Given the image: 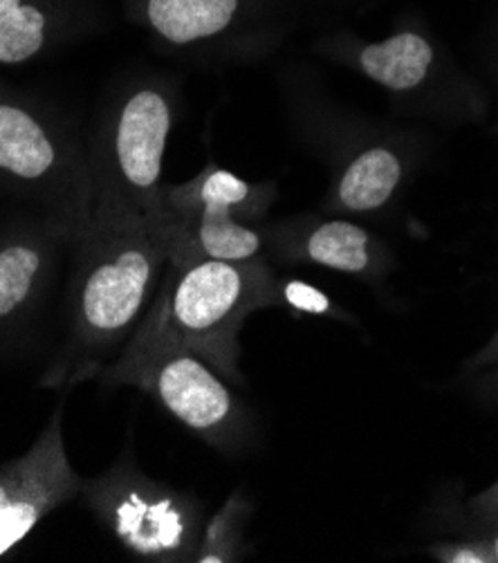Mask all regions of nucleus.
<instances>
[{"label": "nucleus", "mask_w": 498, "mask_h": 563, "mask_svg": "<svg viewBox=\"0 0 498 563\" xmlns=\"http://www.w3.org/2000/svg\"><path fill=\"white\" fill-rule=\"evenodd\" d=\"M66 334L41 377L68 390L118 362L162 284L169 247L153 220H88L75 236Z\"/></svg>", "instance_id": "1"}, {"label": "nucleus", "mask_w": 498, "mask_h": 563, "mask_svg": "<svg viewBox=\"0 0 498 563\" xmlns=\"http://www.w3.org/2000/svg\"><path fill=\"white\" fill-rule=\"evenodd\" d=\"M274 286L276 276L258 258L169 263L148 312L118 360L187 351L232 384H243L239 332L252 312L274 308Z\"/></svg>", "instance_id": "2"}, {"label": "nucleus", "mask_w": 498, "mask_h": 563, "mask_svg": "<svg viewBox=\"0 0 498 563\" xmlns=\"http://www.w3.org/2000/svg\"><path fill=\"white\" fill-rule=\"evenodd\" d=\"M171 126L174 103L155 86L135 88L110 110L88 162V220H151L157 213Z\"/></svg>", "instance_id": "3"}, {"label": "nucleus", "mask_w": 498, "mask_h": 563, "mask_svg": "<svg viewBox=\"0 0 498 563\" xmlns=\"http://www.w3.org/2000/svg\"><path fill=\"white\" fill-rule=\"evenodd\" d=\"M97 382L106 388L135 386L144 390L164 411L223 454L247 452L256 438L254 416L232 390V382L193 353L159 351L118 360Z\"/></svg>", "instance_id": "4"}, {"label": "nucleus", "mask_w": 498, "mask_h": 563, "mask_svg": "<svg viewBox=\"0 0 498 563\" xmlns=\"http://www.w3.org/2000/svg\"><path fill=\"white\" fill-rule=\"evenodd\" d=\"M79 496L97 523L142 561H187L198 552V505L148 478L129 449L103 474L84 478Z\"/></svg>", "instance_id": "5"}, {"label": "nucleus", "mask_w": 498, "mask_h": 563, "mask_svg": "<svg viewBox=\"0 0 498 563\" xmlns=\"http://www.w3.org/2000/svg\"><path fill=\"white\" fill-rule=\"evenodd\" d=\"M267 205L265 187L209 166L191 183L164 187L159 209L151 220L169 247V263L254 261L263 250V239L239 218L256 216Z\"/></svg>", "instance_id": "6"}, {"label": "nucleus", "mask_w": 498, "mask_h": 563, "mask_svg": "<svg viewBox=\"0 0 498 563\" xmlns=\"http://www.w3.org/2000/svg\"><path fill=\"white\" fill-rule=\"evenodd\" d=\"M62 418L64 405L54 409L27 454L0 472V556L81 492L84 478L70 465Z\"/></svg>", "instance_id": "7"}, {"label": "nucleus", "mask_w": 498, "mask_h": 563, "mask_svg": "<svg viewBox=\"0 0 498 563\" xmlns=\"http://www.w3.org/2000/svg\"><path fill=\"white\" fill-rule=\"evenodd\" d=\"M0 172L27 185L73 189L90 209V176L32 110L0 101Z\"/></svg>", "instance_id": "8"}, {"label": "nucleus", "mask_w": 498, "mask_h": 563, "mask_svg": "<svg viewBox=\"0 0 498 563\" xmlns=\"http://www.w3.org/2000/svg\"><path fill=\"white\" fill-rule=\"evenodd\" d=\"M75 236L73 224L57 218L47 230L0 245V330H16L36 314L57 276L62 247Z\"/></svg>", "instance_id": "9"}, {"label": "nucleus", "mask_w": 498, "mask_h": 563, "mask_svg": "<svg viewBox=\"0 0 498 563\" xmlns=\"http://www.w3.org/2000/svg\"><path fill=\"white\" fill-rule=\"evenodd\" d=\"M435 64L433 45L418 32L402 30L355 52V66L373 84L391 92L418 90Z\"/></svg>", "instance_id": "10"}, {"label": "nucleus", "mask_w": 498, "mask_h": 563, "mask_svg": "<svg viewBox=\"0 0 498 563\" xmlns=\"http://www.w3.org/2000/svg\"><path fill=\"white\" fill-rule=\"evenodd\" d=\"M405 178V164L389 146H368L346 166L335 187V205L346 213H373L389 205Z\"/></svg>", "instance_id": "11"}, {"label": "nucleus", "mask_w": 498, "mask_h": 563, "mask_svg": "<svg viewBox=\"0 0 498 563\" xmlns=\"http://www.w3.org/2000/svg\"><path fill=\"white\" fill-rule=\"evenodd\" d=\"M288 254L297 261H308L312 265L353 276L373 274L377 265L370 232L342 218L314 224L312 230L295 239Z\"/></svg>", "instance_id": "12"}, {"label": "nucleus", "mask_w": 498, "mask_h": 563, "mask_svg": "<svg viewBox=\"0 0 498 563\" xmlns=\"http://www.w3.org/2000/svg\"><path fill=\"white\" fill-rule=\"evenodd\" d=\"M241 0H146V21L157 36L174 45H191L223 34Z\"/></svg>", "instance_id": "13"}, {"label": "nucleus", "mask_w": 498, "mask_h": 563, "mask_svg": "<svg viewBox=\"0 0 498 563\" xmlns=\"http://www.w3.org/2000/svg\"><path fill=\"white\" fill-rule=\"evenodd\" d=\"M47 14L27 0H0V64H25L47 43Z\"/></svg>", "instance_id": "14"}, {"label": "nucleus", "mask_w": 498, "mask_h": 563, "mask_svg": "<svg viewBox=\"0 0 498 563\" xmlns=\"http://www.w3.org/2000/svg\"><path fill=\"white\" fill-rule=\"evenodd\" d=\"M247 517V503H241L239 496L230 498L223 510L204 528L196 561H232L236 556V545L241 543L243 521Z\"/></svg>", "instance_id": "15"}, {"label": "nucleus", "mask_w": 498, "mask_h": 563, "mask_svg": "<svg viewBox=\"0 0 498 563\" xmlns=\"http://www.w3.org/2000/svg\"><path fill=\"white\" fill-rule=\"evenodd\" d=\"M274 308H290L317 317H340L342 310L332 306V301L303 280H279L274 286Z\"/></svg>", "instance_id": "16"}, {"label": "nucleus", "mask_w": 498, "mask_h": 563, "mask_svg": "<svg viewBox=\"0 0 498 563\" xmlns=\"http://www.w3.org/2000/svg\"><path fill=\"white\" fill-rule=\"evenodd\" d=\"M438 561L447 563H489L494 561L491 545H478V543H461V545H442L433 550Z\"/></svg>", "instance_id": "17"}, {"label": "nucleus", "mask_w": 498, "mask_h": 563, "mask_svg": "<svg viewBox=\"0 0 498 563\" xmlns=\"http://www.w3.org/2000/svg\"><path fill=\"white\" fill-rule=\"evenodd\" d=\"M472 510L483 519H498V483L472 500Z\"/></svg>", "instance_id": "18"}, {"label": "nucleus", "mask_w": 498, "mask_h": 563, "mask_svg": "<svg viewBox=\"0 0 498 563\" xmlns=\"http://www.w3.org/2000/svg\"><path fill=\"white\" fill-rule=\"evenodd\" d=\"M496 360H498V336L478 355L476 366H485V364H491V362H496Z\"/></svg>", "instance_id": "19"}, {"label": "nucleus", "mask_w": 498, "mask_h": 563, "mask_svg": "<svg viewBox=\"0 0 498 563\" xmlns=\"http://www.w3.org/2000/svg\"><path fill=\"white\" fill-rule=\"evenodd\" d=\"M491 550H494V561L498 563V534H496L494 541H491Z\"/></svg>", "instance_id": "20"}]
</instances>
